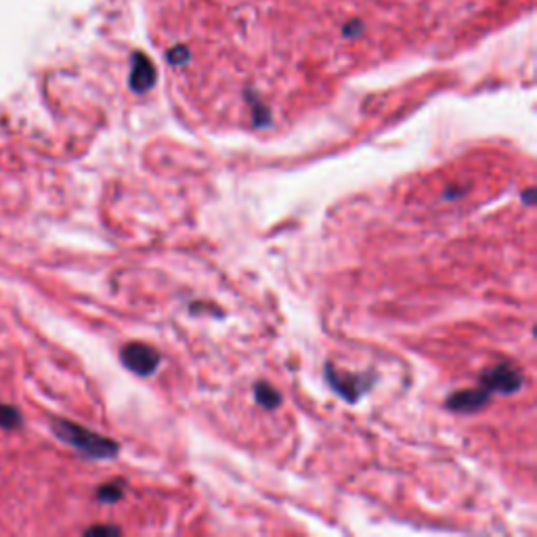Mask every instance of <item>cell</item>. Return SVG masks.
I'll list each match as a JSON object with an SVG mask.
<instances>
[{
  "label": "cell",
  "mask_w": 537,
  "mask_h": 537,
  "mask_svg": "<svg viewBox=\"0 0 537 537\" xmlns=\"http://www.w3.org/2000/svg\"><path fill=\"white\" fill-rule=\"evenodd\" d=\"M130 84H132V88L137 93H143V91H147L154 84V69H151V65L143 57H137V65L132 69Z\"/></svg>",
  "instance_id": "obj_6"
},
{
  "label": "cell",
  "mask_w": 537,
  "mask_h": 537,
  "mask_svg": "<svg viewBox=\"0 0 537 537\" xmlns=\"http://www.w3.org/2000/svg\"><path fill=\"white\" fill-rule=\"evenodd\" d=\"M325 376L332 384V388L342 395L347 401H357L359 397L367 391L369 386V380L367 378H359V376H351V374H338L332 365H328L325 369Z\"/></svg>",
  "instance_id": "obj_4"
},
{
  "label": "cell",
  "mask_w": 537,
  "mask_h": 537,
  "mask_svg": "<svg viewBox=\"0 0 537 537\" xmlns=\"http://www.w3.org/2000/svg\"><path fill=\"white\" fill-rule=\"evenodd\" d=\"M489 393L485 388H473V391H460V393H454L449 399H447V408L454 410V412H478L487 405L489 401Z\"/></svg>",
  "instance_id": "obj_5"
},
{
  "label": "cell",
  "mask_w": 537,
  "mask_h": 537,
  "mask_svg": "<svg viewBox=\"0 0 537 537\" xmlns=\"http://www.w3.org/2000/svg\"><path fill=\"white\" fill-rule=\"evenodd\" d=\"M53 432L57 434L63 443L76 447L78 451H82L88 458H97V460H105V458H114L118 454V443H114L108 437H101L80 424H74L69 420L57 418L51 424Z\"/></svg>",
  "instance_id": "obj_1"
},
{
  "label": "cell",
  "mask_w": 537,
  "mask_h": 537,
  "mask_svg": "<svg viewBox=\"0 0 537 537\" xmlns=\"http://www.w3.org/2000/svg\"><path fill=\"white\" fill-rule=\"evenodd\" d=\"M254 399L260 408L265 410H275L282 405V395L279 391H275L273 386L265 384V382H258L256 388H254Z\"/></svg>",
  "instance_id": "obj_7"
},
{
  "label": "cell",
  "mask_w": 537,
  "mask_h": 537,
  "mask_svg": "<svg viewBox=\"0 0 537 537\" xmlns=\"http://www.w3.org/2000/svg\"><path fill=\"white\" fill-rule=\"evenodd\" d=\"M23 424V418H21V412L13 405H4L0 403V428L4 430H15Z\"/></svg>",
  "instance_id": "obj_9"
},
{
  "label": "cell",
  "mask_w": 537,
  "mask_h": 537,
  "mask_svg": "<svg viewBox=\"0 0 537 537\" xmlns=\"http://www.w3.org/2000/svg\"><path fill=\"white\" fill-rule=\"evenodd\" d=\"M86 536H120L118 527H108V525H99V527H91L86 529Z\"/></svg>",
  "instance_id": "obj_10"
},
{
  "label": "cell",
  "mask_w": 537,
  "mask_h": 537,
  "mask_svg": "<svg viewBox=\"0 0 537 537\" xmlns=\"http://www.w3.org/2000/svg\"><path fill=\"white\" fill-rule=\"evenodd\" d=\"M124 495V483L122 480H112V483H105L97 489V500L105 502V504H114L122 500Z\"/></svg>",
  "instance_id": "obj_8"
},
{
  "label": "cell",
  "mask_w": 537,
  "mask_h": 537,
  "mask_svg": "<svg viewBox=\"0 0 537 537\" xmlns=\"http://www.w3.org/2000/svg\"><path fill=\"white\" fill-rule=\"evenodd\" d=\"M521 386H523V376L512 365H495L491 369H485L480 376V388H485L489 395L493 393L510 395V393H516Z\"/></svg>",
  "instance_id": "obj_2"
},
{
  "label": "cell",
  "mask_w": 537,
  "mask_h": 537,
  "mask_svg": "<svg viewBox=\"0 0 537 537\" xmlns=\"http://www.w3.org/2000/svg\"><path fill=\"white\" fill-rule=\"evenodd\" d=\"M122 363L139 376H149L160 365V353L149 345L130 342L122 349Z\"/></svg>",
  "instance_id": "obj_3"
},
{
  "label": "cell",
  "mask_w": 537,
  "mask_h": 537,
  "mask_svg": "<svg viewBox=\"0 0 537 537\" xmlns=\"http://www.w3.org/2000/svg\"><path fill=\"white\" fill-rule=\"evenodd\" d=\"M525 204H527V206H533V204H536V191H533V189H529V191L525 193Z\"/></svg>",
  "instance_id": "obj_11"
}]
</instances>
